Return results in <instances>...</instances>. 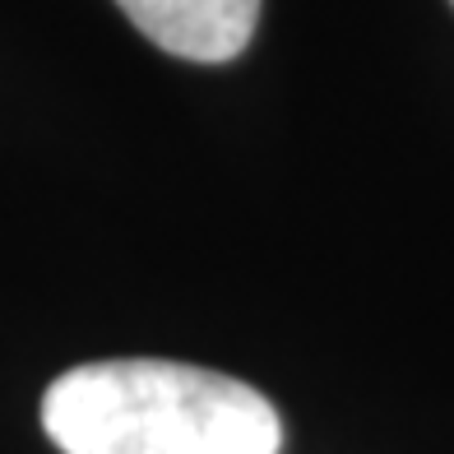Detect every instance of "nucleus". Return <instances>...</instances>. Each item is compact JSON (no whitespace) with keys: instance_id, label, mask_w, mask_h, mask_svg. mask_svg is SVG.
Segmentation results:
<instances>
[{"instance_id":"1","label":"nucleus","mask_w":454,"mask_h":454,"mask_svg":"<svg viewBox=\"0 0 454 454\" xmlns=\"http://www.w3.org/2000/svg\"><path fill=\"white\" fill-rule=\"evenodd\" d=\"M43 427L60 454H278V408L223 371L121 357L56 376Z\"/></svg>"},{"instance_id":"2","label":"nucleus","mask_w":454,"mask_h":454,"mask_svg":"<svg viewBox=\"0 0 454 454\" xmlns=\"http://www.w3.org/2000/svg\"><path fill=\"white\" fill-rule=\"evenodd\" d=\"M153 47L200 66H223L255 37L260 0H116Z\"/></svg>"}]
</instances>
